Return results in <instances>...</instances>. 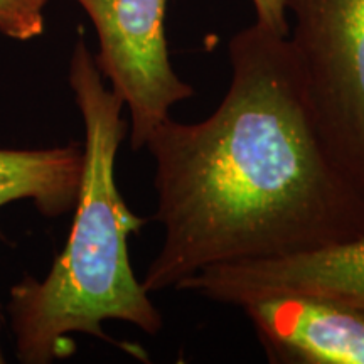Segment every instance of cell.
<instances>
[{"mask_svg": "<svg viewBox=\"0 0 364 364\" xmlns=\"http://www.w3.org/2000/svg\"><path fill=\"white\" fill-rule=\"evenodd\" d=\"M83 177V145L0 149V208L33 201L46 218L75 209Z\"/></svg>", "mask_w": 364, "mask_h": 364, "instance_id": "cell-7", "label": "cell"}, {"mask_svg": "<svg viewBox=\"0 0 364 364\" xmlns=\"http://www.w3.org/2000/svg\"><path fill=\"white\" fill-rule=\"evenodd\" d=\"M97 31L95 54L103 78L130 115V147L140 150L154 127L171 117L194 88L171 63L166 17L169 0H76Z\"/></svg>", "mask_w": 364, "mask_h": 364, "instance_id": "cell-4", "label": "cell"}, {"mask_svg": "<svg viewBox=\"0 0 364 364\" xmlns=\"http://www.w3.org/2000/svg\"><path fill=\"white\" fill-rule=\"evenodd\" d=\"M177 290L233 307L270 294L311 292L364 309V235L312 252L204 268Z\"/></svg>", "mask_w": 364, "mask_h": 364, "instance_id": "cell-5", "label": "cell"}, {"mask_svg": "<svg viewBox=\"0 0 364 364\" xmlns=\"http://www.w3.org/2000/svg\"><path fill=\"white\" fill-rule=\"evenodd\" d=\"M2 331H4V314H2V309H0V363H6V358H4V351H2Z\"/></svg>", "mask_w": 364, "mask_h": 364, "instance_id": "cell-10", "label": "cell"}, {"mask_svg": "<svg viewBox=\"0 0 364 364\" xmlns=\"http://www.w3.org/2000/svg\"><path fill=\"white\" fill-rule=\"evenodd\" d=\"M68 81L85 129L83 177L63 252L43 280L26 275L11 289L7 312L17 359L49 364L73 353L71 334L110 341L103 322L120 321L149 336L164 317L132 270L129 238L147 220L127 206L115 179L129 125L124 100L107 86L83 36L73 48Z\"/></svg>", "mask_w": 364, "mask_h": 364, "instance_id": "cell-2", "label": "cell"}, {"mask_svg": "<svg viewBox=\"0 0 364 364\" xmlns=\"http://www.w3.org/2000/svg\"><path fill=\"white\" fill-rule=\"evenodd\" d=\"M231 80L211 115L164 118L145 147L156 164L161 248L149 294L204 268L280 257L364 235V194L331 156L289 36L255 21L230 39Z\"/></svg>", "mask_w": 364, "mask_h": 364, "instance_id": "cell-1", "label": "cell"}, {"mask_svg": "<svg viewBox=\"0 0 364 364\" xmlns=\"http://www.w3.org/2000/svg\"><path fill=\"white\" fill-rule=\"evenodd\" d=\"M48 0H0V34L31 41L44 33Z\"/></svg>", "mask_w": 364, "mask_h": 364, "instance_id": "cell-8", "label": "cell"}, {"mask_svg": "<svg viewBox=\"0 0 364 364\" xmlns=\"http://www.w3.org/2000/svg\"><path fill=\"white\" fill-rule=\"evenodd\" d=\"M285 9L318 132L364 194V0H285Z\"/></svg>", "mask_w": 364, "mask_h": 364, "instance_id": "cell-3", "label": "cell"}, {"mask_svg": "<svg viewBox=\"0 0 364 364\" xmlns=\"http://www.w3.org/2000/svg\"><path fill=\"white\" fill-rule=\"evenodd\" d=\"M257 22L268 27L273 33L289 36L290 21L287 16L285 0H252Z\"/></svg>", "mask_w": 364, "mask_h": 364, "instance_id": "cell-9", "label": "cell"}, {"mask_svg": "<svg viewBox=\"0 0 364 364\" xmlns=\"http://www.w3.org/2000/svg\"><path fill=\"white\" fill-rule=\"evenodd\" d=\"M270 363L364 364V309L311 292H282L240 307Z\"/></svg>", "mask_w": 364, "mask_h": 364, "instance_id": "cell-6", "label": "cell"}]
</instances>
